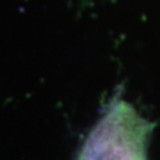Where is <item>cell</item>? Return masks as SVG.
I'll use <instances>...</instances> for the list:
<instances>
[{
	"mask_svg": "<svg viewBox=\"0 0 160 160\" xmlns=\"http://www.w3.org/2000/svg\"><path fill=\"white\" fill-rule=\"evenodd\" d=\"M149 128L132 106L115 101L88 138L78 160H146Z\"/></svg>",
	"mask_w": 160,
	"mask_h": 160,
	"instance_id": "cell-1",
	"label": "cell"
}]
</instances>
